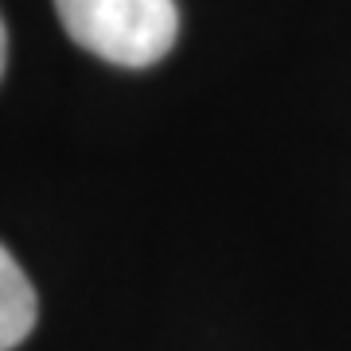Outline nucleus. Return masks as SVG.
Instances as JSON below:
<instances>
[{"label":"nucleus","instance_id":"f257e3e1","mask_svg":"<svg viewBox=\"0 0 351 351\" xmlns=\"http://www.w3.org/2000/svg\"><path fill=\"white\" fill-rule=\"evenodd\" d=\"M66 36L117 66H152L180 36L176 0H55Z\"/></svg>","mask_w":351,"mask_h":351},{"label":"nucleus","instance_id":"f03ea898","mask_svg":"<svg viewBox=\"0 0 351 351\" xmlns=\"http://www.w3.org/2000/svg\"><path fill=\"white\" fill-rule=\"evenodd\" d=\"M39 301L36 289L20 269L8 246H0V351H12L27 339V332L36 328Z\"/></svg>","mask_w":351,"mask_h":351},{"label":"nucleus","instance_id":"7ed1b4c3","mask_svg":"<svg viewBox=\"0 0 351 351\" xmlns=\"http://www.w3.org/2000/svg\"><path fill=\"white\" fill-rule=\"evenodd\" d=\"M4 63H8V32H4V20H0V75H4Z\"/></svg>","mask_w":351,"mask_h":351}]
</instances>
